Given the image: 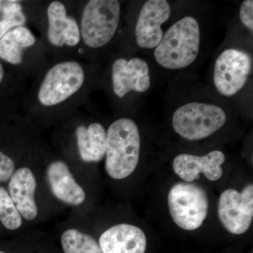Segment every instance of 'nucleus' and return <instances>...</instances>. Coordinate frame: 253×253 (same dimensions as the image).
<instances>
[{
  "instance_id": "f257e3e1",
  "label": "nucleus",
  "mask_w": 253,
  "mask_h": 253,
  "mask_svg": "<svg viewBox=\"0 0 253 253\" xmlns=\"http://www.w3.org/2000/svg\"><path fill=\"white\" fill-rule=\"evenodd\" d=\"M164 111L169 114L173 131L184 140L195 142L222 130L237 111L208 85L191 78L171 81Z\"/></svg>"
},
{
  "instance_id": "aec40b11",
  "label": "nucleus",
  "mask_w": 253,
  "mask_h": 253,
  "mask_svg": "<svg viewBox=\"0 0 253 253\" xmlns=\"http://www.w3.org/2000/svg\"><path fill=\"white\" fill-rule=\"evenodd\" d=\"M240 22L249 34L253 36V1L245 0L241 3L239 9Z\"/></svg>"
},
{
  "instance_id": "2eb2a0df",
  "label": "nucleus",
  "mask_w": 253,
  "mask_h": 253,
  "mask_svg": "<svg viewBox=\"0 0 253 253\" xmlns=\"http://www.w3.org/2000/svg\"><path fill=\"white\" fill-rule=\"evenodd\" d=\"M47 37L53 45L62 46L77 45L80 42V29L77 22L68 18L64 5L59 1H53L47 9Z\"/></svg>"
},
{
  "instance_id": "393cba45",
  "label": "nucleus",
  "mask_w": 253,
  "mask_h": 253,
  "mask_svg": "<svg viewBox=\"0 0 253 253\" xmlns=\"http://www.w3.org/2000/svg\"><path fill=\"white\" fill-rule=\"evenodd\" d=\"M0 253H4V252H3V251H0Z\"/></svg>"
},
{
  "instance_id": "a211bd4d",
  "label": "nucleus",
  "mask_w": 253,
  "mask_h": 253,
  "mask_svg": "<svg viewBox=\"0 0 253 253\" xmlns=\"http://www.w3.org/2000/svg\"><path fill=\"white\" fill-rule=\"evenodd\" d=\"M61 241L64 253H102L94 238L77 229L65 231Z\"/></svg>"
},
{
  "instance_id": "1a4fd4ad",
  "label": "nucleus",
  "mask_w": 253,
  "mask_h": 253,
  "mask_svg": "<svg viewBox=\"0 0 253 253\" xmlns=\"http://www.w3.org/2000/svg\"><path fill=\"white\" fill-rule=\"evenodd\" d=\"M84 71L80 63L66 61L58 63L46 73L40 88V102L46 106L66 101L77 92L84 83Z\"/></svg>"
},
{
  "instance_id": "7ed1b4c3",
  "label": "nucleus",
  "mask_w": 253,
  "mask_h": 253,
  "mask_svg": "<svg viewBox=\"0 0 253 253\" xmlns=\"http://www.w3.org/2000/svg\"><path fill=\"white\" fill-rule=\"evenodd\" d=\"M253 71L251 48L231 43L219 49L213 60L208 86L219 97L237 107L236 101L251 84Z\"/></svg>"
},
{
  "instance_id": "f8f14e48",
  "label": "nucleus",
  "mask_w": 253,
  "mask_h": 253,
  "mask_svg": "<svg viewBox=\"0 0 253 253\" xmlns=\"http://www.w3.org/2000/svg\"><path fill=\"white\" fill-rule=\"evenodd\" d=\"M147 244L144 231L137 226L120 224L105 231L99 240L102 253H145Z\"/></svg>"
},
{
  "instance_id": "6e6552de",
  "label": "nucleus",
  "mask_w": 253,
  "mask_h": 253,
  "mask_svg": "<svg viewBox=\"0 0 253 253\" xmlns=\"http://www.w3.org/2000/svg\"><path fill=\"white\" fill-rule=\"evenodd\" d=\"M173 14L172 4L168 0L142 1L134 26V42L138 49L152 52L161 42L166 24Z\"/></svg>"
},
{
  "instance_id": "39448f33",
  "label": "nucleus",
  "mask_w": 253,
  "mask_h": 253,
  "mask_svg": "<svg viewBox=\"0 0 253 253\" xmlns=\"http://www.w3.org/2000/svg\"><path fill=\"white\" fill-rule=\"evenodd\" d=\"M156 73L152 61L144 56L118 58L111 66V83L115 96L123 99L134 94L144 102L154 89Z\"/></svg>"
},
{
  "instance_id": "9b49d317",
  "label": "nucleus",
  "mask_w": 253,
  "mask_h": 253,
  "mask_svg": "<svg viewBox=\"0 0 253 253\" xmlns=\"http://www.w3.org/2000/svg\"><path fill=\"white\" fill-rule=\"evenodd\" d=\"M226 156L220 150H213L204 156L191 154L177 155L173 160L174 172L186 182H192L203 173L208 179L217 181L222 176Z\"/></svg>"
},
{
  "instance_id": "6ab92c4d",
  "label": "nucleus",
  "mask_w": 253,
  "mask_h": 253,
  "mask_svg": "<svg viewBox=\"0 0 253 253\" xmlns=\"http://www.w3.org/2000/svg\"><path fill=\"white\" fill-rule=\"evenodd\" d=\"M0 221L6 229L11 231L19 229L22 224V217L9 192L1 186H0Z\"/></svg>"
},
{
  "instance_id": "4468645a",
  "label": "nucleus",
  "mask_w": 253,
  "mask_h": 253,
  "mask_svg": "<svg viewBox=\"0 0 253 253\" xmlns=\"http://www.w3.org/2000/svg\"><path fill=\"white\" fill-rule=\"evenodd\" d=\"M46 175L51 192L56 199L71 206H80L84 202L85 192L66 163L61 161L51 163L48 166Z\"/></svg>"
},
{
  "instance_id": "5701e85b",
  "label": "nucleus",
  "mask_w": 253,
  "mask_h": 253,
  "mask_svg": "<svg viewBox=\"0 0 253 253\" xmlns=\"http://www.w3.org/2000/svg\"><path fill=\"white\" fill-rule=\"evenodd\" d=\"M16 25L11 20L3 18V19L0 21V40L4 37L6 33H8L9 29L13 27H16Z\"/></svg>"
},
{
  "instance_id": "f3484780",
  "label": "nucleus",
  "mask_w": 253,
  "mask_h": 253,
  "mask_svg": "<svg viewBox=\"0 0 253 253\" xmlns=\"http://www.w3.org/2000/svg\"><path fill=\"white\" fill-rule=\"evenodd\" d=\"M35 42L36 38L27 28H16L0 40V58L11 64H20L23 61V49Z\"/></svg>"
},
{
  "instance_id": "412c9836",
  "label": "nucleus",
  "mask_w": 253,
  "mask_h": 253,
  "mask_svg": "<svg viewBox=\"0 0 253 253\" xmlns=\"http://www.w3.org/2000/svg\"><path fill=\"white\" fill-rule=\"evenodd\" d=\"M3 18L11 20L20 27L24 24L26 17L22 11V7L18 3L15 1H9L7 4L5 5L3 8Z\"/></svg>"
},
{
  "instance_id": "20e7f679",
  "label": "nucleus",
  "mask_w": 253,
  "mask_h": 253,
  "mask_svg": "<svg viewBox=\"0 0 253 253\" xmlns=\"http://www.w3.org/2000/svg\"><path fill=\"white\" fill-rule=\"evenodd\" d=\"M141 135L137 123L128 118L116 120L106 131V172L114 179L132 174L140 157Z\"/></svg>"
},
{
  "instance_id": "b1692460",
  "label": "nucleus",
  "mask_w": 253,
  "mask_h": 253,
  "mask_svg": "<svg viewBox=\"0 0 253 253\" xmlns=\"http://www.w3.org/2000/svg\"><path fill=\"white\" fill-rule=\"evenodd\" d=\"M3 78H4V68H3L2 65L0 63V83L2 81Z\"/></svg>"
},
{
  "instance_id": "dca6fc26",
  "label": "nucleus",
  "mask_w": 253,
  "mask_h": 253,
  "mask_svg": "<svg viewBox=\"0 0 253 253\" xmlns=\"http://www.w3.org/2000/svg\"><path fill=\"white\" fill-rule=\"evenodd\" d=\"M76 137L80 156L84 162L98 163L105 157L106 131L101 123H93L87 127L78 126Z\"/></svg>"
},
{
  "instance_id": "ddd939ff",
  "label": "nucleus",
  "mask_w": 253,
  "mask_h": 253,
  "mask_svg": "<svg viewBox=\"0 0 253 253\" xmlns=\"http://www.w3.org/2000/svg\"><path fill=\"white\" fill-rule=\"evenodd\" d=\"M37 182L31 169L23 167L15 171L8 184V192L21 217L33 221L38 214L35 199Z\"/></svg>"
},
{
  "instance_id": "9d476101",
  "label": "nucleus",
  "mask_w": 253,
  "mask_h": 253,
  "mask_svg": "<svg viewBox=\"0 0 253 253\" xmlns=\"http://www.w3.org/2000/svg\"><path fill=\"white\" fill-rule=\"evenodd\" d=\"M218 216L226 230L239 235L246 232L253 219V185L249 184L239 192L226 190L220 195Z\"/></svg>"
},
{
  "instance_id": "4be33fe9",
  "label": "nucleus",
  "mask_w": 253,
  "mask_h": 253,
  "mask_svg": "<svg viewBox=\"0 0 253 253\" xmlns=\"http://www.w3.org/2000/svg\"><path fill=\"white\" fill-rule=\"evenodd\" d=\"M14 172V161L0 151V183L9 180Z\"/></svg>"
},
{
  "instance_id": "423d86ee",
  "label": "nucleus",
  "mask_w": 253,
  "mask_h": 253,
  "mask_svg": "<svg viewBox=\"0 0 253 253\" xmlns=\"http://www.w3.org/2000/svg\"><path fill=\"white\" fill-rule=\"evenodd\" d=\"M121 18L117 0H91L82 17L81 33L84 44L93 49L107 45L114 38Z\"/></svg>"
},
{
  "instance_id": "0eeeda50",
  "label": "nucleus",
  "mask_w": 253,
  "mask_h": 253,
  "mask_svg": "<svg viewBox=\"0 0 253 253\" xmlns=\"http://www.w3.org/2000/svg\"><path fill=\"white\" fill-rule=\"evenodd\" d=\"M168 203L173 221L184 230L199 229L207 217V194L193 183L185 181L173 185L168 194Z\"/></svg>"
},
{
  "instance_id": "f03ea898",
  "label": "nucleus",
  "mask_w": 253,
  "mask_h": 253,
  "mask_svg": "<svg viewBox=\"0 0 253 253\" xmlns=\"http://www.w3.org/2000/svg\"><path fill=\"white\" fill-rule=\"evenodd\" d=\"M176 14L151 59L157 72L172 81L190 78L204 59L212 26L211 15L203 7H190Z\"/></svg>"
}]
</instances>
